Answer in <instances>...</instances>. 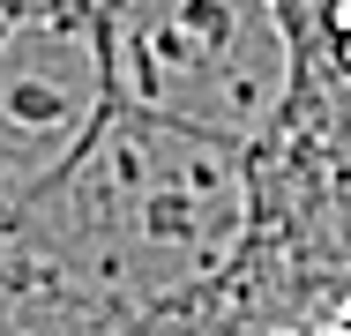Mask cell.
<instances>
[{
	"instance_id": "3957f363",
	"label": "cell",
	"mask_w": 351,
	"mask_h": 336,
	"mask_svg": "<svg viewBox=\"0 0 351 336\" xmlns=\"http://www.w3.org/2000/svg\"><path fill=\"white\" fill-rule=\"evenodd\" d=\"M112 112L105 0H0V232Z\"/></svg>"
},
{
	"instance_id": "7a4b0ae2",
	"label": "cell",
	"mask_w": 351,
	"mask_h": 336,
	"mask_svg": "<svg viewBox=\"0 0 351 336\" xmlns=\"http://www.w3.org/2000/svg\"><path fill=\"white\" fill-rule=\"evenodd\" d=\"M112 105L232 149L284 329L351 307V0H105Z\"/></svg>"
},
{
	"instance_id": "6da1fadb",
	"label": "cell",
	"mask_w": 351,
	"mask_h": 336,
	"mask_svg": "<svg viewBox=\"0 0 351 336\" xmlns=\"http://www.w3.org/2000/svg\"><path fill=\"white\" fill-rule=\"evenodd\" d=\"M284 329L262 195L232 149L105 112L68 172L0 232V336Z\"/></svg>"
},
{
	"instance_id": "277c9868",
	"label": "cell",
	"mask_w": 351,
	"mask_h": 336,
	"mask_svg": "<svg viewBox=\"0 0 351 336\" xmlns=\"http://www.w3.org/2000/svg\"><path fill=\"white\" fill-rule=\"evenodd\" d=\"M262 336H351V307L329 314V322H306V329H262Z\"/></svg>"
}]
</instances>
